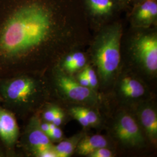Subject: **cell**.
<instances>
[{
    "instance_id": "cell-1",
    "label": "cell",
    "mask_w": 157,
    "mask_h": 157,
    "mask_svg": "<svg viewBox=\"0 0 157 157\" xmlns=\"http://www.w3.org/2000/svg\"><path fill=\"white\" fill-rule=\"evenodd\" d=\"M88 26L78 0H0V58L71 50Z\"/></svg>"
},
{
    "instance_id": "cell-2",
    "label": "cell",
    "mask_w": 157,
    "mask_h": 157,
    "mask_svg": "<svg viewBox=\"0 0 157 157\" xmlns=\"http://www.w3.org/2000/svg\"><path fill=\"white\" fill-rule=\"evenodd\" d=\"M124 35L122 19L97 31L91 45V56L102 80L108 81L118 69Z\"/></svg>"
},
{
    "instance_id": "cell-3",
    "label": "cell",
    "mask_w": 157,
    "mask_h": 157,
    "mask_svg": "<svg viewBox=\"0 0 157 157\" xmlns=\"http://www.w3.org/2000/svg\"><path fill=\"white\" fill-rule=\"evenodd\" d=\"M132 28L133 32L129 38V51L148 71L155 72L157 70L156 27Z\"/></svg>"
},
{
    "instance_id": "cell-4",
    "label": "cell",
    "mask_w": 157,
    "mask_h": 157,
    "mask_svg": "<svg viewBox=\"0 0 157 157\" xmlns=\"http://www.w3.org/2000/svg\"><path fill=\"white\" fill-rule=\"evenodd\" d=\"M88 25L97 31L125 14L115 0H78Z\"/></svg>"
},
{
    "instance_id": "cell-5",
    "label": "cell",
    "mask_w": 157,
    "mask_h": 157,
    "mask_svg": "<svg viewBox=\"0 0 157 157\" xmlns=\"http://www.w3.org/2000/svg\"><path fill=\"white\" fill-rule=\"evenodd\" d=\"M0 91L6 101L17 105L28 104L37 94V84L33 78L21 76L6 80Z\"/></svg>"
},
{
    "instance_id": "cell-6",
    "label": "cell",
    "mask_w": 157,
    "mask_h": 157,
    "mask_svg": "<svg viewBox=\"0 0 157 157\" xmlns=\"http://www.w3.org/2000/svg\"><path fill=\"white\" fill-rule=\"evenodd\" d=\"M132 27L148 28L156 26L157 0H140L135 2L125 14Z\"/></svg>"
},
{
    "instance_id": "cell-7",
    "label": "cell",
    "mask_w": 157,
    "mask_h": 157,
    "mask_svg": "<svg viewBox=\"0 0 157 157\" xmlns=\"http://www.w3.org/2000/svg\"><path fill=\"white\" fill-rule=\"evenodd\" d=\"M115 132L123 143L131 146H140L144 141L140 129L134 118L129 114H123L118 118Z\"/></svg>"
},
{
    "instance_id": "cell-8",
    "label": "cell",
    "mask_w": 157,
    "mask_h": 157,
    "mask_svg": "<svg viewBox=\"0 0 157 157\" xmlns=\"http://www.w3.org/2000/svg\"><path fill=\"white\" fill-rule=\"evenodd\" d=\"M57 85L64 94L74 101H90L93 97V93L90 88L84 87L73 78L63 74L58 75Z\"/></svg>"
},
{
    "instance_id": "cell-9",
    "label": "cell",
    "mask_w": 157,
    "mask_h": 157,
    "mask_svg": "<svg viewBox=\"0 0 157 157\" xmlns=\"http://www.w3.org/2000/svg\"><path fill=\"white\" fill-rule=\"evenodd\" d=\"M19 128L16 119L11 112L0 108V137L8 146L17 141Z\"/></svg>"
},
{
    "instance_id": "cell-10",
    "label": "cell",
    "mask_w": 157,
    "mask_h": 157,
    "mask_svg": "<svg viewBox=\"0 0 157 157\" xmlns=\"http://www.w3.org/2000/svg\"><path fill=\"white\" fill-rule=\"evenodd\" d=\"M28 140L36 155L46 149L53 147L48 136L40 128L39 124H34L29 130Z\"/></svg>"
},
{
    "instance_id": "cell-11",
    "label": "cell",
    "mask_w": 157,
    "mask_h": 157,
    "mask_svg": "<svg viewBox=\"0 0 157 157\" xmlns=\"http://www.w3.org/2000/svg\"><path fill=\"white\" fill-rule=\"evenodd\" d=\"M107 140L105 138L100 135L82 137L78 141L76 147L78 154L83 155H89L98 148L106 147Z\"/></svg>"
},
{
    "instance_id": "cell-12",
    "label": "cell",
    "mask_w": 157,
    "mask_h": 157,
    "mask_svg": "<svg viewBox=\"0 0 157 157\" xmlns=\"http://www.w3.org/2000/svg\"><path fill=\"white\" fill-rule=\"evenodd\" d=\"M139 118L142 126L149 137L155 141L157 137V113L151 107L146 106L139 111Z\"/></svg>"
},
{
    "instance_id": "cell-13",
    "label": "cell",
    "mask_w": 157,
    "mask_h": 157,
    "mask_svg": "<svg viewBox=\"0 0 157 157\" xmlns=\"http://www.w3.org/2000/svg\"><path fill=\"white\" fill-rule=\"evenodd\" d=\"M121 90L126 97L132 98L140 97L144 94V88L138 80L126 77L123 78L121 84Z\"/></svg>"
},
{
    "instance_id": "cell-14",
    "label": "cell",
    "mask_w": 157,
    "mask_h": 157,
    "mask_svg": "<svg viewBox=\"0 0 157 157\" xmlns=\"http://www.w3.org/2000/svg\"><path fill=\"white\" fill-rule=\"evenodd\" d=\"M83 137L82 134L75 135L65 140L60 142L58 145L53 147L56 157H68L72 155L76 149L78 141Z\"/></svg>"
},
{
    "instance_id": "cell-15",
    "label": "cell",
    "mask_w": 157,
    "mask_h": 157,
    "mask_svg": "<svg viewBox=\"0 0 157 157\" xmlns=\"http://www.w3.org/2000/svg\"><path fill=\"white\" fill-rule=\"evenodd\" d=\"M73 61L72 63L65 67L68 72L72 73L83 67L86 63V56L83 52L80 50H72Z\"/></svg>"
},
{
    "instance_id": "cell-16",
    "label": "cell",
    "mask_w": 157,
    "mask_h": 157,
    "mask_svg": "<svg viewBox=\"0 0 157 157\" xmlns=\"http://www.w3.org/2000/svg\"><path fill=\"white\" fill-rule=\"evenodd\" d=\"M75 107L78 112L83 115V116L88 121L90 126H94L98 123V117L95 112L84 107Z\"/></svg>"
},
{
    "instance_id": "cell-17",
    "label": "cell",
    "mask_w": 157,
    "mask_h": 157,
    "mask_svg": "<svg viewBox=\"0 0 157 157\" xmlns=\"http://www.w3.org/2000/svg\"><path fill=\"white\" fill-rule=\"evenodd\" d=\"M83 71L89 81L90 89L96 88L98 86V79L95 71L90 67H85Z\"/></svg>"
},
{
    "instance_id": "cell-18",
    "label": "cell",
    "mask_w": 157,
    "mask_h": 157,
    "mask_svg": "<svg viewBox=\"0 0 157 157\" xmlns=\"http://www.w3.org/2000/svg\"><path fill=\"white\" fill-rule=\"evenodd\" d=\"M71 113L73 115V117L76 119H77L78 122L83 127L87 128L89 126H90L88 121L83 116V115L80 112H78V111L75 108V107H73L71 109Z\"/></svg>"
},
{
    "instance_id": "cell-19",
    "label": "cell",
    "mask_w": 157,
    "mask_h": 157,
    "mask_svg": "<svg viewBox=\"0 0 157 157\" xmlns=\"http://www.w3.org/2000/svg\"><path fill=\"white\" fill-rule=\"evenodd\" d=\"M90 157H112L113 156L112 152L106 147L97 149L89 155Z\"/></svg>"
},
{
    "instance_id": "cell-20",
    "label": "cell",
    "mask_w": 157,
    "mask_h": 157,
    "mask_svg": "<svg viewBox=\"0 0 157 157\" xmlns=\"http://www.w3.org/2000/svg\"><path fill=\"white\" fill-rule=\"evenodd\" d=\"M47 136H48L50 140L53 141H59L62 139L63 133L62 130L58 126H56L54 129L49 131Z\"/></svg>"
},
{
    "instance_id": "cell-21",
    "label": "cell",
    "mask_w": 157,
    "mask_h": 157,
    "mask_svg": "<svg viewBox=\"0 0 157 157\" xmlns=\"http://www.w3.org/2000/svg\"><path fill=\"white\" fill-rule=\"evenodd\" d=\"M59 109V108L56 107H51L50 109H47L44 112L43 116L45 121L47 122H51Z\"/></svg>"
},
{
    "instance_id": "cell-22",
    "label": "cell",
    "mask_w": 157,
    "mask_h": 157,
    "mask_svg": "<svg viewBox=\"0 0 157 157\" xmlns=\"http://www.w3.org/2000/svg\"><path fill=\"white\" fill-rule=\"evenodd\" d=\"M123 9L125 14L128 13L132 7L135 0H115Z\"/></svg>"
},
{
    "instance_id": "cell-23",
    "label": "cell",
    "mask_w": 157,
    "mask_h": 157,
    "mask_svg": "<svg viewBox=\"0 0 157 157\" xmlns=\"http://www.w3.org/2000/svg\"><path fill=\"white\" fill-rule=\"evenodd\" d=\"M79 84L84 87H89L90 88V83L89 81L88 80V78H87L86 75H85L84 71H83L82 72L80 73L78 76V81Z\"/></svg>"
},
{
    "instance_id": "cell-24",
    "label": "cell",
    "mask_w": 157,
    "mask_h": 157,
    "mask_svg": "<svg viewBox=\"0 0 157 157\" xmlns=\"http://www.w3.org/2000/svg\"><path fill=\"white\" fill-rule=\"evenodd\" d=\"M63 118H64L63 113L61 109H59L58 112H57L56 117L53 119L51 123L55 124L56 126H59L62 124Z\"/></svg>"
},
{
    "instance_id": "cell-25",
    "label": "cell",
    "mask_w": 157,
    "mask_h": 157,
    "mask_svg": "<svg viewBox=\"0 0 157 157\" xmlns=\"http://www.w3.org/2000/svg\"><path fill=\"white\" fill-rule=\"evenodd\" d=\"M36 156L40 157H56V155L52 147L40 152Z\"/></svg>"
},
{
    "instance_id": "cell-26",
    "label": "cell",
    "mask_w": 157,
    "mask_h": 157,
    "mask_svg": "<svg viewBox=\"0 0 157 157\" xmlns=\"http://www.w3.org/2000/svg\"><path fill=\"white\" fill-rule=\"evenodd\" d=\"M39 126L41 130L47 135L48 133L50 131V122H47L45 123L40 124H39Z\"/></svg>"
},
{
    "instance_id": "cell-27",
    "label": "cell",
    "mask_w": 157,
    "mask_h": 157,
    "mask_svg": "<svg viewBox=\"0 0 157 157\" xmlns=\"http://www.w3.org/2000/svg\"><path fill=\"white\" fill-rule=\"evenodd\" d=\"M140 1V0H135V2H136V1ZM135 2H134V3H135Z\"/></svg>"
}]
</instances>
